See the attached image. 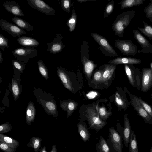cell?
I'll list each match as a JSON object with an SVG mask.
<instances>
[{
	"instance_id": "4316f807",
	"label": "cell",
	"mask_w": 152,
	"mask_h": 152,
	"mask_svg": "<svg viewBox=\"0 0 152 152\" xmlns=\"http://www.w3.org/2000/svg\"><path fill=\"white\" fill-rule=\"evenodd\" d=\"M77 106V103L72 101L64 102L61 105L62 107L67 111V118L71 115Z\"/></svg>"
},
{
	"instance_id": "681fc988",
	"label": "cell",
	"mask_w": 152,
	"mask_h": 152,
	"mask_svg": "<svg viewBox=\"0 0 152 152\" xmlns=\"http://www.w3.org/2000/svg\"><path fill=\"white\" fill-rule=\"evenodd\" d=\"M3 56L1 50H0V64H1L3 62Z\"/></svg>"
},
{
	"instance_id": "e575fe53",
	"label": "cell",
	"mask_w": 152,
	"mask_h": 152,
	"mask_svg": "<svg viewBox=\"0 0 152 152\" xmlns=\"http://www.w3.org/2000/svg\"><path fill=\"white\" fill-rule=\"evenodd\" d=\"M37 64L40 73L46 79H48V72L43 61L41 60H39L37 62Z\"/></svg>"
},
{
	"instance_id": "bcb514c9",
	"label": "cell",
	"mask_w": 152,
	"mask_h": 152,
	"mask_svg": "<svg viewBox=\"0 0 152 152\" xmlns=\"http://www.w3.org/2000/svg\"><path fill=\"white\" fill-rule=\"evenodd\" d=\"M97 94L96 92L91 91L87 94L86 96L89 99H93L95 98L97 96Z\"/></svg>"
},
{
	"instance_id": "ab89813d",
	"label": "cell",
	"mask_w": 152,
	"mask_h": 152,
	"mask_svg": "<svg viewBox=\"0 0 152 152\" xmlns=\"http://www.w3.org/2000/svg\"><path fill=\"white\" fill-rule=\"evenodd\" d=\"M12 61L14 67L20 72L25 67V64L23 62L17 60H13Z\"/></svg>"
},
{
	"instance_id": "9c48e42d",
	"label": "cell",
	"mask_w": 152,
	"mask_h": 152,
	"mask_svg": "<svg viewBox=\"0 0 152 152\" xmlns=\"http://www.w3.org/2000/svg\"><path fill=\"white\" fill-rule=\"evenodd\" d=\"M91 35L93 38L99 45L100 48H102L108 53V55L114 57L118 56L116 52L109 44L105 38L94 32L91 33Z\"/></svg>"
},
{
	"instance_id": "f5cc1de1",
	"label": "cell",
	"mask_w": 152,
	"mask_h": 152,
	"mask_svg": "<svg viewBox=\"0 0 152 152\" xmlns=\"http://www.w3.org/2000/svg\"><path fill=\"white\" fill-rule=\"evenodd\" d=\"M150 152H152V146L150 150Z\"/></svg>"
},
{
	"instance_id": "d6986e66",
	"label": "cell",
	"mask_w": 152,
	"mask_h": 152,
	"mask_svg": "<svg viewBox=\"0 0 152 152\" xmlns=\"http://www.w3.org/2000/svg\"><path fill=\"white\" fill-rule=\"evenodd\" d=\"M85 73L88 78H90L93 71L96 67V65L91 61L87 57H83L81 58Z\"/></svg>"
},
{
	"instance_id": "d590c367",
	"label": "cell",
	"mask_w": 152,
	"mask_h": 152,
	"mask_svg": "<svg viewBox=\"0 0 152 152\" xmlns=\"http://www.w3.org/2000/svg\"><path fill=\"white\" fill-rule=\"evenodd\" d=\"M150 2L144 9V11L146 17L152 23V0H150Z\"/></svg>"
},
{
	"instance_id": "ee69618b",
	"label": "cell",
	"mask_w": 152,
	"mask_h": 152,
	"mask_svg": "<svg viewBox=\"0 0 152 152\" xmlns=\"http://www.w3.org/2000/svg\"><path fill=\"white\" fill-rule=\"evenodd\" d=\"M102 72L103 71L101 70L95 72L93 76L94 80L97 82H102Z\"/></svg>"
},
{
	"instance_id": "6da1fadb",
	"label": "cell",
	"mask_w": 152,
	"mask_h": 152,
	"mask_svg": "<svg viewBox=\"0 0 152 152\" xmlns=\"http://www.w3.org/2000/svg\"><path fill=\"white\" fill-rule=\"evenodd\" d=\"M136 12L135 10L127 11L117 16L112 26V29L116 36L120 37L123 36L124 29L130 24Z\"/></svg>"
},
{
	"instance_id": "d4e9b609",
	"label": "cell",
	"mask_w": 152,
	"mask_h": 152,
	"mask_svg": "<svg viewBox=\"0 0 152 152\" xmlns=\"http://www.w3.org/2000/svg\"><path fill=\"white\" fill-rule=\"evenodd\" d=\"M145 0H124L119 3L118 4H120V9L122 10L140 5Z\"/></svg>"
},
{
	"instance_id": "7c38bea8",
	"label": "cell",
	"mask_w": 152,
	"mask_h": 152,
	"mask_svg": "<svg viewBox=\"0 0 152 152\" xmlns=\"http://www.w3.org/2000/svg\"><path fill=\"white\" fill-rule=\"evenodd\" d=\"M62 39L63 37L61 34L60 33H58L52 42L47 44V51L53 54L61 52L65 47L63 44Z\"/></svg>"
},
{
	"instance_id": "277c9868",
	"label": "cell",
	"mask_w": 152,
	"mask_h": 152,
	"mask_svg": "<svg viewBox=\"0 0 152 152\" xmlns=\"http://www.w3.org/2000/svg\"><path fill=\"white\" fill-rule=\"evenodd\" d=\"M126 74L130 84L134 87L140 90L142 77L138 68L132 64H124Z\"/></svg>"
},
{
	"instance_id": "5bb4252c",
	"label": "cell",
	"mask_w": 152,
	"mask_h": 152,
	"mask_svg": "<svg viewBox=\"0 0 152 152\" xmlns=\"http://www.w3.org/2000/svg\"><path fill=\"white\" fill-rule=\"evenodd\" d=\"M3 6L7 12L16 16L23 17L24 15L19 5L15 1H7L4 3Z\"/></svg>"
},
{
	"instance_id": "7a4b0ae2",
	"label": "cell",
	"mask_w": 152,
	"mask_h": 152,
	"mask_svg": "<svg viewBox=\"0 0 152 152\" xmlns=\"http://www.w3.org/2000/svg\"><path fill=\"white\" fill-rule=\"evenodd\" d=\"M90 126V128L98 132L103 128L107 122L102 120L99 117L97 110L94 108L88 107L84 114Z\"/></svg>"
},
{
	"instance_id": "e0dca14e",
	"label": "cell",
	"mask_w": 152,
	"mask_h": 152,
	"mask_svg": "<svg viewBox=\"0 0 152 152\" xmlns=\"http://www.w3.org/2000/svg\"><path fill=\"white\" fill-rule=\"evenodd\" d=\"M17 40L20 45L26 48H35L40 44L37 40L29 37H20L17 39Z\"/></svg>"
},
{
	"instance_id": "f907efd6",
	"label": "cell",
	"mask_w": 152,
	"mask_h": 152,
	"mask_svg": "<svg viewBox=\"0 0 152 152\" xmlns=\"http://www.w3.org/2000/svg\"><path fill=\"white\" fill-rule=\"evenodd\" d=\"M92 1V0H77V1L79 2H80V3L82 2L83 3V2H85L86 1Z\"/></svg>"
},
{
	"instance_id": "30bf717a",
	"label": "cell",
	"mask_w": 152,
	"mask_h": 152,
	"mask_svg": "<svg viewBox=\"0 0 152 152\" xmlns=\"http://www.w3.org/2000/svg\"><path fill=\"white\" fill-rule=\"evenodd\" d=\"M130 98V104L137 111L138 115L141 117L144 121L149 124H152V118L140 104L139 101L135 99L134 95L129 93Z\"/></svg>"
},
{
	"instance_id": "1f68e13d",
	"label": "cell",
	"mask_w": 152,
	"mask_h": 152,
	"mask_svg": "<svg viewBox=\"0 0 152 152\" xmlns=\"http://www.w3.org/2000/svg\"><path fill=\"white\" fill-rule=\"evenodd\" d=\"M77 19L75 9L73 8L71 17L66 23V25L69 28V31L70 32H72L74 30L77 23Z\"/></svg>"
},
{
	"instance_id": "ffe728a7",
	"label": "cell",
	"mask_w": 152,
	"mask_h": 152,
	"mask_svg": "<svg viewBox=\"0 0 152 152\" xmlns=\"http://www.w3.org/2000/svg\"><path fill=\"white\" fill-rule=\"evenodd\" d=\"M77 131L84 142H86L89 140L90 134L85 124L79 122L77 124Z\"/></svg>"
},
{
	"instance_id": "c3c4849f",
	"label": "cell",
	"mask_w": 152,
	"mask_h": 152,
	"mask_svg": "<svg viewBox=\"0 0 152 152\" xmlns=\"http://www.w3.org/2000/svg\"><path fill=\"white\" fill-rule=\"evenodd\" d=\"M39 152H47L46 151L45 145L43 147L41 148L39 150Z\"/></svg>"
},
{
	"instance_id": "74e56055",
	"label": "cell",
	"mask_w": 152,
	"mask_h": 152,
	"mask_svg": "<svg viewBox=\"0 0 152 152\" xmlns=\"http://www.w3.org/2000/svg\"><path fill=\"white\" fill-rule=\"evenodd\" d=\"M60 3L62 10L67 13L70 11V7L72 4L70 0H60Z\"/></svg>"
},
{
	"instance_id": "9a60e30c",
	"label": "cell",
	"mask_w": 152,
	"mask_h": 152,
	"mask_svg": "<svg viewBox=\"0 0 152 152\" xmlns=\"http://www.w3.org/2000/svg\"><path fill=\"white\" fill-rule=\"evenodd\" d=\"M128 114L125 115L124 117V127L122 132L120 134L124 140V142L126 148H127L129 143L131 133L130 124L127 118Z\"/></svg>"
},
{
	"instance_id": "7bdbcfd3",
	"label": "cell",
	"mask_w": 152,
	"mask_h": 152,
	"mask_svg": "<svg viewBox=\"0 0 152 152\" xmlns=\"http://www.w3.org/2000/svg\"><path fill=\"white\" fill-rule=\"evenodd\" d=\"M0 148L4 152H15L16 150L1 142H0Z\"/></svg>"
},
{
	"instance_id": "8fae6325",
	"label": "cell",
	"mask_w": 152,
	"mask_h": 152,
	"mask_svg": "<svg viewBox=\"0 0 152 152\" xmlns=\"http://www.w3.org/2000/svg\"><path fill=\"white\" fill-rule=\"evenodd\" d=\"M133 33L134 38L141 46L142 53L152 54V44H151L137 30H134Z\"/></svg>"
},
{
	"instance_id": "836d02e7",
	"label": "cell",
	"mask_w": 152,
	"mask_h": 152,
	"mask_svg": "<svg viewBox=\"0 0 152 152\" xmlns=\"http://www.w3.org/2000/svg\"><path fill=\"white\" fill-rule=\"evenodd\" d=\"M135 99L137 100L140 104L147 112L152 118V107L148 103L146 102L140 98L134 95Z\"/></svg>"
},
{
	"instance_id": "83f0119b",
	"label": "cell",
	"mask_w": 152,
	"mask_h": 152,
	"mask_svg": "<svg viewBox=\"0 0 152 152\" xmlns=\"http://www.w3.org/2000/svg\"><path fill=\"white\" fill-rule=\"evenodd\" d=\"M115 98V103L119 107L124 109L128 108L129 102L126 98H124L119 93L116 92Z\"/></svg>"
},
{
	"instance_id": "b9f144b4",
	"label": "cell",
	"mask_w": 152,
	"mask_h": 152,
	"mask_svg": "<svg viewBox=\"0 0 152 152\" xmlns=\"http://www.w3.org/2000/svg\"><path fill=\"white\" fill-rule=\"evenodd\" d=\"M12 90L15 99H17L20 93V89L17 82L12 80Z\"/></svg>"
},
{
	"instance_id": "4fadbf2b",
	"label": "cell",
	"mask_w": 152,
	"mask_h": 152,
	"mask_svg": "<svg viewBox=\"0 0 152 152\" xmlns=\"http://www.w3.org/2000/svg\"><path fill=\"white\" fill-rule=\"evenodd\" d=\"M152 87V72L151 68H144L142 73L141 90L143 92L149 91Z\"/></svg>"
},
{
	"instance_id": "60d3db41",
	"label": "cell",
	"mask_w": 152,
	"mask_h": 152,
	"mask_svg": "<svg viewBox=\"0 0 152 152\" xmlns=\"http://www.w3.org/2000/svg\"><path fill=\"white\" fill-rule=\"evenodd\" d=\"M12 127L8 122H7L0 125V133H5L12 129Z\"/></svg>"
},
{
	"instance_id": "f6af8a7d",
	"label": "cell",
	"mask_w": 152,
	"mask_h": 152,
	"mask_svg": "<svg viewBox=\"0 0 152 152\" xmlns=\"http://www.w3.org/2000/svg\"><path fill=\"white\" fill-rule=\"evenodd\" d=\"M45 106L48 110L55 111L56 110V107L55 104L52 102H48L45 104Z\"/></svg>"
},
{
	"instance_id": "2e32d148",
	"label": "cell",
	"mask_w": 152,
	"mask_h": 152,
	"mask_svg": "<svg viewBox=\"0 0 152 152\" xmlns=\"http://www.w3.org/2000/svg\"><path fill=\"white\" fill-rule=\"evenodd\" d=\"M142 61L139 59L126 57H119L110 60L108 63L112 64H139Z\"/></svg>"
},
{
	"instance_id": "8d00e7d4",
	"label": "cell",
	"mask_w": 152,
	"mask_h": 152,
	"mask_svg": "<svg viewBox=\"0 0 152 152\" xmlns=\"http://www.w3.org/2000/svg\"><path fill=\"white\" fill-rule=\"evenodd\" d=\"M114 4V1H112L109 2L107 5L104 12V18L108 17L112 13L113 10Z\"/></svg>"
},
{
	"instance_id": "ba28073f",
	"label": "cell",
	"mask_w": 152,
	"mask_h": 152,
	"mask_svg": "<svg viewBox=\"0 0 152 152\" xmlns=\"http://www.w3.org/2000/svg\"><path fill=\"white\" fill-rule=\"evenodd\" d=\"M0 26L4 31L7 32L12 36L20 37L26 34V32L18 26L6 20H0Z\"/></svg>"
},
{
	"instance_id": "816d5d0a",
	"label": "cell",
	"mask_w": 152,
	"mask_h": 152,
	"mask_svg": "<svg viewBox=\"0 0 152 152\" xmlns=\"http://www.w3.org/2000/svg\"><path fill=\"white\" fill-rule=\"evenodd\" d=\"M150 68L151 69L152 72V62H151L150 64Z\"/></svg>"
},
{
	"instance_id": "ac0fdd59",
	"label": "cell",
	"mask_w": 152,
	"mask_h": 152,
	"mask_svg": "<svg viewBox=\"0 0 152 152\" xmlns=\"http://www.w3.org/2000/svg\"><path fill=\"white\" fill-rule=\"evenodd\" d=\"M57 72L58 75L64 86L71 92L73 91V88L70 79L67 75L61 69V67H58Z\"/></svg>"
},
{
	"instance_id": "5b68a950",
	"label": "cell",
	"mask_w": 152,
	"mask_h": 152,
	"mask_svg": "<svg viewBox=\"0 0 152 152\" xmlns=\"http://www.w3.org/2000/svg\"><path fill=\"white\" fill-rule=\"evenodd\" d=\"M115 44L116 47L124 55H134L138 51L137 46L132 40L116 39Z\"/></svg>"
},
{
	"instance_id": "7dc6e473",
	"label": "cell",
	"mask_w": 152,
	"mask_h": 152,
	"mask_svg": "<svg viewBox=\"0 0 152 152\" xmlns=\"http://www.w3.org/2000/svg\"><path fill=\"white\" fill-rule=\"evenodd\" d=\"M50 152H57L56 147L55 144H54L52 146V149Z\"/></svg>"
},
{
	"instance_id": "4dcf8cb0",
	"label": "cell",
	"mask_w": 152,
	"mask_h": 152,
	"mask_svg": "<svg viewBox=\"0 0 152 152\" xmlns=\"http://www.w3.org/2000/svg\"><path fill=\"white\" fill-rule=\"evenodd\" d=\"M129 143V152H139L136 135L134 132L132 130L131 131Z\"/></svg>"
},
{
	"instance_id": "d6a6232c",
	"label": "cell",
	"mask_w": 152,
	"mask_h": 152,
	"mask_svg": "<svg viewBox=\"0 0 152 152\" xmlns=\"http://www.w3.org/2000/svg\"><path fill=\"white\" fill-rule=\"evenodd\" d=\"M96 109L99 117L102 120H106L111 114V113L108 112L104 107H100L97 106Z\"/></svg>"
},
{
	"instance_id": "f546056e",
	"label": "cell",
	"mask_w": 152,
	"mask_h": 152,
	"mask_svg": "<svg viewBox=\"0 0 152 152\" xmlns=\"http://www.w3.org/2000/svg\"><path fill=\"white\" fill-rule=\"evenodd\" d=\"M143 27H138L137 29L141 33L147 37L150 40H152V26L145 21H143Z\"/></svg>"
},
{
	"instance_id": "52a82bcc",
	"label": "cell",
	"mask_w": 152,
	"mask_h": 152,
	"mask_svg": "<svg viewBox=\"0 0 152 152\" xmlns=\"http://www.w3.org/2000/svg\"><path fill=\"white\" fill-rule=\"evenodd\" d=\"M28 4L36 10L49 15H55V9L41 0H27Z\"/></svg>"
},
{
	"instance_id": "cb8c5ba5",
	"label": "cell",
	"mask_w": 152,
	"mask_h": 152,
	"mask_svg": "<svg viewBox=\"0 0 152 152\" xmlns=\"http://www.w3.org/2000/svg\"><path fill=\"white\" fill-rule=\"evenodd\" d=\"M0 142L16 149L19 145V142L18 140L1 133H0Z\"/></svg>"
},
{
	"instance_id": "7402d4cb",
	"label": "cell",
	"mask_w": 152,
	"mask_h": 152,
	"mask_svg": "<svg viewBox=\"0 0 152 152\" xmlns=\"http://www.w3.org/2000/svg\"><path fill=\"white\" fill-rule=\"evenodd\" d=\"M11 20L18 27L22 29H25L28 31H33V26L25 20L17 16L13 17Z\"/></svg>"
},
{
	"instance_id": "8992f818",
	"label": "cell",
	"mask_w": 152,
	"mask_h": 152,
	"mask_svg": "<svg viewBox=\"0 0 152 152\" xmlns=\"http://www.w3.org/2000/svg\"><path fill=\"white\" fill-rule=\"evenodd\" d=\"M35 48H19L12 52L13 55L18 60L24 63L27 62L29 58L33 59L37 56Z\"/></svg>"
},
{
	"instance_id": "f35d334b",
	"label": "cell",
	"mask_w": 152,
	"mask_h": 152,
	"mask_svg": "<svg viewBox=\"0 0 152 152\" xmlns=\"http://www.w3.org/2000/svg\"><path fill=\"white\" fill-rule=\"evenodd\" d=\"M8 40L4 36L0 33V48L3 51H5V48L9 47Z\"/></svg>"
},
{
	"instance_id": "603a6c76",
	"label": "cell",
	"mask_w": 152,
	"mask_h": 152,
	"mask_svg": "<svg viewBox=\"0 0 152 152\" xmlns=\"http://www.w3.org/2000/svg\"><path fill=\"white\" fill-rule=\"evenodd\" d=\"M35 110L32 102H30L28 104L26 112V122L28 125H30L34 120Z\"/></svg>"
},
{
	"instance_id": "44dd1931",
	"label": "cell",
	"mask_w": 152,
	"mask_h": 152,
	"mask_svg": "<svg viewBox=\"0 0 152 152\" xmlns=\"http://www.w3.org/2000/svg\"><path fill=\"white\" fill-rule=\"evenodd\" d=\"M115 65L106 64L102 72V82L106 83L111 78L115 69Z\"/></svg>"
},
{
	"instance_id": "484cf974",
	"label": "cell",
	"mask_w": 152,
	"mask_h": 152,
	"mask_svg": "<svg viewBox=\"0 0 152 152\" xmlns=\"http://www.w3.org/2000/svg\"><path fill=\"white\" fill-rule=\"evenodd\" d=\"M42 139L36 136L32 137L30 139L27 146L33 149L35 152H38L41 148V141Z\"/></svg>"
},
{
	"instance_id": "3957f363",
	"label": "cell",
	"mask_w": 152,
	"mask_h": 152,
	"mask_svg": "<svg viewBox=\"0 0 152 152\" xmlns=\"http://www.w3.org/2000/svg\"><path fill=\"white\" fill-rule=\"evenodd\" d=\"M107 142L110 152H123L122 138L118 131L113 127L110 128Z\"/></svg>"
},
{
	"instance_id": "db71d44e",
	"label": "cell",
	"mask_w": 152,
	"mask_h": 152,
	"mask_svg": "<svg viewBox=\"0 0 152 152\" xmlns=\"http://www.w3.org/2000/svg\"><path fill=\"white\" fill-rule=\"evenodd\" d=\"M151 99H152V94H151Z\"/></svg>"
},
{
	"instance_id": "f1b7e54d",
	"label": "cell",
	"mask_w": 152,
	"mask_h": 152,
	"mask_svg": "<svg viewBox=\"0 0 152 152\" xmlns=\"http://www.w3.org/2000/svg\"><path fill=\"white\" fill-rule=\"evenodd\" d=\"M99 142L96 145L97 152H110L107 140L101 136H100Z\"/></svg>"
}]
</instances>
